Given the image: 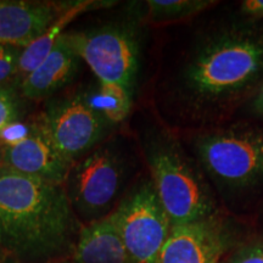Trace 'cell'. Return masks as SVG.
I'll return each instance as SVG.
<instances>
[{"instance_id": "277c9868", "label": "cell", "mask_w": 263, "mask_h": 263, "mask_svg": "<svg viewBox=\"0 0 263 263\" xmlns=\"http://www.w3.org/2000/svg\"><path fill=\"white\" fill-rule=\"evenodd\" d=\"M140 143L149 176L172 227L221 215L211 184L173 130L151 126L143 132Z\"/></svg>"}, {"instance_id": "ffe728a7", "label": "cell", "mask_w": 263, "mask_h": 263, "mask_svg": "<svg viewBox=\"0 0 263 263\" xmlns=\"http://www.w3.org/2000/svg\"><path fill=\"white\" fill-rule=\"evenodd\" d=\"M242 14L256 18H263V0H246L240 5Z\"/></svg>"}, {"instance_id": "cb8c5ba5", "label": "cell", "mask_w": 263, "mask_h": 263, "mask_svg": "<svg viewBox=\"0 0 263 263\" xmlns=\"http://www.w3.org/2000/svg\"><path fill=\"white\" fill-rule=\"evenodd\" d=\"M5 257H6V256H5L4 254H3V251H2V250H0V262H2L3 259H4Z\"/></svg>"}, {"instance_id": "2e32d148", "label": "cell", "mask_w": 263, "mask_h": 263, "mask_svg": "<svg viewBox=\"0 0 263 263\" xmlns=\"http://www.w3.org/2000/svg\"><path fill=\"white\" fill-rule=\"evenodd\" d=\"M146 18L153 24H170L197 16L217 4L212 0H147Z\"/></svg>"}, {"instance_id": "5b68a950", "label": "cell", "mask_w": 263, "mask_h": 263, "mask_svg": "<svg viewBox=\"0 0 263 263\" xmlns=\"http://www.w3.org/2000/svg\"><path fill=\"white\" fill-rule=\"evenodd\" d=\"M132 172L129 154L116 138L105 140L72 164L65 190L82 224L100 221L114 212Z\"/></svg>"}, {"instance_id": "7402d4cb", "label": "cell", "mask_w": 263, "mask_h": 263, "mask_svg": "<svg viewBox=\"0 0 263 263\" xmlns=\"http://www.w3.org/2000/svg\"><path fill=\"white\" fill-rule=\"evenodd\" d=\"M50 263H76V262L73 261V258H72V257H66V258L58 259V261H54V262H50Z\"/></svg>"}, {"instance_id": "9a60e30c", "label": "cell", "mask_w": 263, "mask_h": 263, "mask_svg": "<svg viewBox=\"0 0 263 263\" xmlns=\"http://www.w3.org/2000/svg\"><path fill=\"white\" fill-rule=\"evenodd\" d=\"M88 103L114 126L123 122L130 112L133 94L114 83H101L84 91Z\"/></svg>"}, {"instance_id": "ba28073f", "label": "cell", "mask_w": 263, "mask_h": 263, "mask_svg": "<svg viewBox=\"0 0 263 263\" xmlns=\"http://www.w3.org/2000/svg\"><path fill=\"white\" fill-rule=\"evenodd\" d=\"M38 123L71 166L107 140L115 128L88 103L84 93L51 98Z\"/></svg>"}, {"instance_id": "7c38bea8", "label": "cell", "mask_w": 263, "mask_h": 263, "mask_svg": "<svg viewBox=\"0 0 263 263\" xmlns=\"http://www.w3.org/2000/svg\"><path fill=\"white\" fill-rule=\"evenodd\" d=\"M82 62L64 32L48 57L20 82V95L28 100L54 98L77 77Z\"/></svg>"}, {"instance_id": "30bf717a", "label": "cell", "mask_w": 263, "mask_h": 263, "mask_svg": "<svg viewBox=\"0 0 263 263\" xmlns=\"http://www.w3.org/2000/svg\"><path fill=\"white\" fill-rule=\"evenodd\" d=\"M235 234L224 216L173 226L156 263H227Z\"/></svg>"}, {"instance_id": "52a82bcc", "label": "cell", "mask_w": 263, "mask_h": 263, "mask_svg": "<svg viewBox=\"0 0 263 263\" xmlns=\"http://www.w3.org/2000/svg\"><path fill=\"white\" fill-rule=\"evenodd\" d=\"M110 217L132 262H157L172 224L149 174L124 194Z\"/></svg>"}, {"instance_id": "603a6c76", "label": "cell", "mask_w": 263, "mask_h": 263, "mask_svg": "<svg viewBox=\"0 0 263 263\" xmlns=\"http://www.w3.org/2000/svg\"><path fill=\"white\" fill-rule=\"evenodd\" d=\"M3 167V154H2V147H0V168Z\"/></svg>"}, {"instance_id": "e0dca14e", "label": "cell", "mask_w": 263, "mask_h": 263, "mask_svg": "<svg viewBox=\"0 0 263 263\" xmlns=\"http://www.w3.org/2000/svg\"><path fill=\"white\" fill-rule=\"evenodd\" d=\"M24 104L12 87H0V137L9 127L21 122Z\"/></svg>"}, {"instance_id": "4fadbf2b", "label": "cell", "mask_w": 263, "mask_h": 263, "mask_svg": "<svg viewBox=\"0 0 263 263\" xmlns=\"http://www.w3.org/2000/svg\"><path fill=\"white\" fill-rule=\"evenodd\" d=\"M72 258L76 263H133L110 216L82 227Z\"/></svg>"}, {"instance_id": "d6986e66", "label": "cell", "mask_w": 263, "mask_h": 263, "mask_svg": "<svg viewBox=\"0 0 263 263\" xmlns=\"http://www.w3.org/2000/svg\"><path fill=\"white\" fill-rule=\"evenodd\" d=\"M227 263H263V236L239 244Z\"/></svg>"}, {"instance_id": "6da1fadb", "label": "cell", "mask_w": 263, "mask_h": 263, "mask_svg": "<svg viewBox=\"0 0 263 263\" xmlns=\"http://www.w3.org/2000/svg\"><path fill=\"white\" fill-rule=\"evenodd\" d=\"M186 33L163 73L161 97L172 129L228 122L263 85V18L211 14Z\"/></svg>"}, {"instance_id": "ac0fdd59", "label": "cell", "mask_w": 263, "mask_h": 263, "mask_svg": "<svg viewBox=\"0 0 263 263\" xmlns=\"http://www.w3.org/2000/svg\"><path fill=\"white\" fill-rule=\"evenodd\" d=\"M22 48L0 44V87L17 81Z\"/></svg>"}, {"instance_id": "5bb4252c", "label": "cell", "mask_w": 263, "mask_h": 263, "mask_svg": "<svg viewBox=\"0 0 263 263\" xmlns=\"http://www.w3.org/2000/svg\"><path fill=\"white\" fill-rule=\"evenodd\" d=\"M110 4H115L111 2H83V3H76L74 5L68 6L67 9L62 12V15L58 18V21L48 29L44 34L32 42L31 44L22 49L21 58H20L18 65V76L17 81L21 82L26 76H28L31 72L34 70L41 62L48 57L49 52L54 48L55 43L59 37L62 34V29L76 15L81 14L82 11L89 9H99V8H106Z\"/></svg>"}, {"instance_id": "9c48e42d", "label": "cell", "mask_w": 263, "mask_h": 263, "mask_svg": "<svg viewBox=\"0 0 263 263\" xmlns=\"http://www.w3.org/2000/svg\"><path fill=\"white\" fill-rule=\"evenodd\" d=\"M8 128L0 137L3 167L14 172L65 185L71 164L65 161L37 122Z\"/></svg>"}, {"instance_id": "7a4b0ae2", "label": "cell", "mask_w": 263, "mask_h": 263, "mask_svg": "<svg viewBox=\"0 0 263 263\" xmlns=\"http://www.w3.org/2000/svg\"><path fill=\"white\" fill-rule=\"evenodd\" d=\"M82 224L65 185L0 168V250L17 263L72 257Z\"/></svg>"}, {"instance_id": "3957f363", "label": "cell", "mask_w": 263, "mask_h": 263, "mask_svg": "<svg viewBox=\"0 0 263 263\" xmlns=\"http://www.w3.org/2000/svg\"><path fill=\"white\" fill-rule=\"evenodd\" d=\"M186 149L218 200L240 203L263 192V123L224 122L192 132Z\"/></svg>"}, {"instance_id": "44dd1931", "label": "cell", "mask_w": 263, "mask_h": 263, "mask_svg": "<svg viewBox=\"0 0 263 263\" xmlns=\"http://www.w3.org/2000/svg\"><path fill=\"white\" fill-rule=\"evenodd\" d=\"M245 106L250 115L259 118V120H263V85Z\"/></svg>"}, {"instance_id": "8fae6325", "label": "cell", "mask_w": 263, "mask_h": 263, "mask_svg": "<svg viewBox=\"0 0 263 263\" xmlns=\"http://www.w3.org/2000/svg\"><path fill=\"white\" fill-rule=\"evenodd\" d=\"M64 6L26 0H0V44L26 48L62 15Z\"/></svg>"}, {"instance_id": "8992f818", "label": "cell", "mask_w": 263, "mask_h": 263, "mask_svg": "<svg viewBox=\"0 0 263 263\" xmlns=\"http://www.w3.org/2000/svg\"><path fill=\"white\" fill-rule=\"evenodd\" d=\"M68 42L101 83L134 94L140 70V39L134 25L111 22L82 32H65Z\"/></svg>"}]
</instances>
